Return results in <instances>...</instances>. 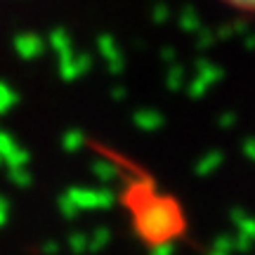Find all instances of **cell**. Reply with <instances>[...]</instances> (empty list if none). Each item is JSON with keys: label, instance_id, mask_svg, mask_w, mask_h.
I'll return each instance as SVG.
<instances>
[{"label": "cell", "instance_id": "6da1fadb", "mask_svg": "<svg viewBox=\"0 0 255 255\" xmlns=\"http://www.w3.org/2000/svg\"><path fill=\"white\" fill-rule=\"evenodd\" d=\"M132 206V218L139 237L154 244H163L165 239H173L180 229V208L173 199H158V196H146Z\"/></svg>", "mask_w": 255, "mask_h": 255}, {"label": "cell", "instance_id": "7a4b0ae2", "mask_svg": "<svg viewBox=\"0 0 255 255\" xmlns=\"http://www.w3.org/2000/svg\"><path fill=\"white\" fill-rule=\"evenodd\" d=\"M220 5H225L227 9L237 12L241 17L255 19V0H218Z\"/></svg>", "mask_w": 255, "mask_h": 255}]
</instances>
